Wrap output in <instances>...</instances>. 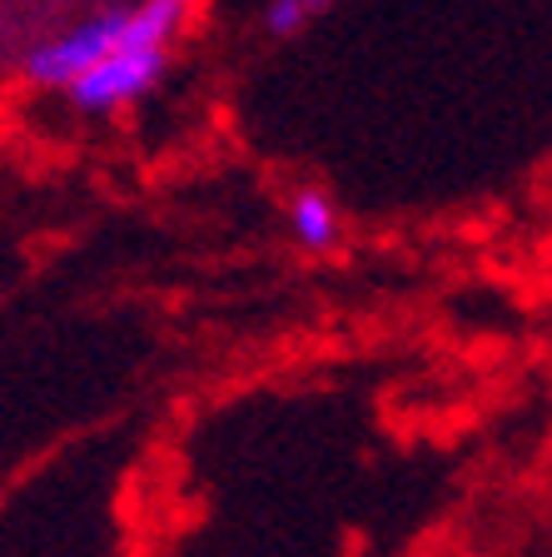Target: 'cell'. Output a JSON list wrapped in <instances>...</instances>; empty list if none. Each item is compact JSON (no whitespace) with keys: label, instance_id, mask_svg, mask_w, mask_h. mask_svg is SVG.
Returning <instances> with one entry per match:
<instances>
[{"label":"cell","instance_id":"277c9868","mask_svg":"<svg viewBox=\"0 0 552 557\" xmlns=\"http://www.w3.org/2000/svg\"><path fill=\"white\" fill-rule=\"evenodd\" d=\"M323 11H329V0H269L265 5V30L284 40V35L309 30Z\"/></svg>","mask_w":552,"mask_h":557},{"label":"cell","instance_id":"6da1fadb","mask_svg":"<svg viewBox=\"0 0 552 557\" xmlns=\"http://www.w3.org/2000/svg\"><path fill=\"white\" fill-rule=\"evenodd\" d=\"M125 21H130V0H110L100 11L75 15L70 25L40 35L30 50H25L21 70L35 90H65L115 46H125Z\"/></svg>","mask_w":552,"mask_h":557},{"label":"cell","instance_id":"3957f363","mask_svg":"<svg viewBox=\"0 0 552 557\" xmlns=\"http://www.w3.org/2000/svg\"><path fill=\"white\" fill-rule=\"evenodd\" d=\"M289 234H294V244L299 249H309V255H329L339 244V234H344V220H339V205L323 189H294L289 195Z\"/></svg>","mask_w":552,"mask_h":557},{"label":"cell","instance_id":"7a4b0ae2","mask_svg":"<svg viewBox=\"0 0 552 557\" xmlns=\"http://www.w3.org/2000/svg\"><path fill=\"white\" fill-rule=\"evenodd\" d=\"M164 70H170V50L164 46H115L60 95L70 100L75 115H120V110L145 100L164 81Z\"/></svg>","mask_w":552,"mask_h":557}]
</instances>
